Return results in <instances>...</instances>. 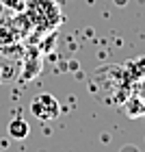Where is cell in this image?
Here are the masks:
<instances>
[{
	"label": "cell",
	"mask_w": 145,
	"mask_h": 152,
	"mask_svg": "<svg viewBox=\"0 0 145 152\" xmlns=\"http://www.w3.org/2000/svg\"><path fill=\"white\" fill-rule=\"evenodd\" d=\"M30 113L35 115L37 120H41V122H50V120H54V117H59L61 104H59V100L54 98L52 94L41 91V94H37L35 98L30 100Z\"/></svg>",
	"instance_id": "7a4b0ae2"
},
{
	"label": "cell",
	"mask_w": 145,
	"mask_h": 152,
	"mask_svg": "<svg viewBox=\"0 0 145 152\" xmlns=\"http://www.w3.org/2000/svg\"><path fill=\"white\" fill-rule=\"evenodd\" d=\"M4 4H17V11H24V0H2Z\"/></svg>",
	"instance_id": "277c9868"
},
{
	"label": "cell",
	"mask_w": 145,
	"mask_h": 152,
	"mask_svg": "<svg viewBox=\"0 0 145 152\" xmlns=\"http://www.w3.org/2000/svg\"><path fill=\"white\" fill-rule=\"evenodd\" d=\"M26 15L33 20V24L50 28L61 22V11L54 0H24Z\"/></svg>",
	"instance_id": "6da1fadb"
},
{
	"label": "cell",
	"mask_w": 145,
	"mask_h": 152,
	"mask_svg": "<svg viewBox=\"0 0 145 152\" xmlns=\"http://www.w3.org/2000/svg\"><path fill=\"white\" fill-rule=\"evenodd\" d=\"M9 135L13 137V139H26V137L30 135V126H28V122L22 120V117H15L13 122H9Z\"/></svg>",
	"instance_id": "3957f363"
}]
</instances>
